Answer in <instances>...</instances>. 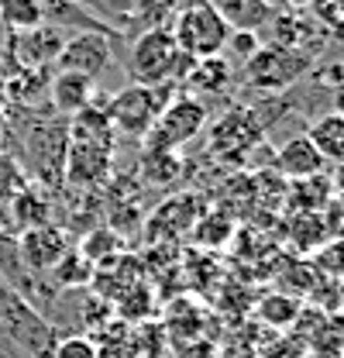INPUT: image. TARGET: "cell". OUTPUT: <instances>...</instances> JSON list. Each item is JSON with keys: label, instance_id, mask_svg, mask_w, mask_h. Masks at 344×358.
Returning <instances> with one entry per match:
<instances>
[{"label": "cell", "instance_id": "obj_1", "mask_svg": "<svg viewBox=\"0 0 344 358\" xmlns=\"http://www.w3.org/2000/svg\"><path fill=\"white\" fill-rule=\"evenodd\" d=\"M117 145H114V128L103 114V107H86L69 117V134H66V159H62V182L93 189L107 182L110 166H114Z\"/></svg>", "mask_w": 344, "mask_h": 358}, {"label": "cell", "instance_id": "obj_2", "mask_svg": "<svg viewBox=\"0 0 344 358\" xmlns=\"http://www.w3.org/2000/svg\"><path fill=\"white\" fill-rule=\"evenodd\" d=\"M310 73H313V59L300 48L258 45V52L241 66V87L258 96H279L300 87Z\"/></svg>", "mask_w": 344, "mask_h": 358}, {"label": "cell", "instance_id": "obj_3", "mask_svg": "<svg viewBox=\"0 0 344 358\" xmlns=\"http://www.w3.org/2000/svg\"><path fill=\"white\" fill-rule=\"evenodd\" d=\"M175 93H182V90L172 87V83H162V87H138V83H131V87L117 90L103 103V114H107L114 134L145 141V134L152 131V124L159 121L162 107L169 103Z\"/></svg>", "mask_w": 344, "mask_h": 358}, {"label": "cell", "instance_id": "obj_4", "mask_svg": "<svg viewBox=\"0 0 344 358\" xmlns=\"http://www.w3.org/2000/svg\"><path fill=\"white\" fill-rule=\"evenodd\" d=\"M172 31V42L179 52L193 55V59H210V55H220L224 45H227V35L231 28L220 21L214 7L207 0H186L172 21L166 24Z\"/></svg>", "mask_w": 344, "mask_h": 358}, {"label": "cell", "instance_id": "obj_5", "mask_svg": "<svg viewBox=\"0 0 344 358\" xmlns=\"http://www.w3.org/2000/svg\"><path fill=\"white\" fill-rule=\"evenodd\" d=\"M179 48L172 42V31L166 24L145 28L128 48V76L138 87H162L175 80ZM175 87V83H172Z\"/></svg>", "mask_w": 344, "mask_h": 358}, {"label": "cell", "instance_id": "obj_6", "mask_svg": "<svg viewBox=\"0 0 344 358\" xmlns=\"http://www.w3.org/2000/svg\"><path fill=\"white\" fill-rule=\"evenodd\" d=\"M207 128V103L193 93H175L169 103L162 107L159 121L152 124V131L145 134L141 148H169L179 152L182 145H189L193 138H200Z\"/></svg>", "mask_w": 344, "mask_h": 358}, {"label": "cell", "instance_id": "obj_7", "mask_svg": "<svg viewBox=\"0 0 344 358\" xmlns=\"http://www.w3.org/2000/svg\"><path fill=\"white\" fill-rule=\"evenodd\" d=\"M114 66V35L110 31H76L69 35L52 69H62V73H80L86 80H100L107 69Z\"/></svg>", "mask_w": 344, "mask_h": 358}, {"label": "cell", "instance_id": "obj_8", "mask_svg": "<svg viewBox=\"0 0 344 358\" xmlns=\"http://www.w3.org/2000/svg\"><path fill=\"white\" fill-rule=\"evenodd\" d=\"M252 107H231V114H224L210 131V155L224 162H245L252 145L261 138Z\"/></svg>", "mask_w": 344, "mask_h": 358}, {"label": "cell", "instance_id": "obj_9", "mask_svg": "<svg viewBox=\"0 0 344 358\" xmlns=\"http://www.w3.org/2000/svg\"><path fill=\"white\" fill-rule=\"evenodd\" d=\"M14 248H17V259L24 272L31 275H45L62 262V255L69 252V234L59 231L55 224H45V227H28L14 238Z\"/></svg>", "mask_w": 344, "mask_h": 358}, {"label": "cell", "instance_id": "obj_10", "mask_svg": "<svg viewBox=\"0 0 344 358\" xmlns=\"http://www.w3.org/2000/svg\"><path fill=\"white\" fill-rule=\"evenodd\" d=\"M272 173L282 176L286 182H293V179L327 173V162L320 159V152L310 145L306 134H293V138H286V141L275 148V155H272Z\"/></svg>", "mask_w": 344, "mask_h": 358}, {"label": "cell", "instance_id": "obj_11", "mask_svg": "<svg viewBox=\"0 0 344 358\" xmlns=\"http://www.w3.org/2000/svg\"><path fill=\"white\" fill-rule=\"evenodd\" d=\"M96 100V83L86 80L80 73H62V69H52L48 76V103L59 117H73L86 107H93Z\"/></svg>", "mask_w": 344, "mask_h": 358}, {"label": "cell", "instance_id": "obj_12", "mask_svg": "<svg viewBox=\"0 0 344 358\" xmlns=\"http://www.w3.org/2000/svg\"><path fill=\"white\" fill-rule=\"evenodd\" d=\"M203 214V207L196 203L193 193H182V196H172L166 200L152 217H148V241H166V238H179L186 234L196 217Z\"/></svg>", "mask_w": 344, "mask_h": 358}, {"label": "cell", "instance_id": "obj_13", "mask_svg": "<svg viewBox=\"0 0 344 358\" xmlns=\"http://www.w3.org/2000/svg\"><path fill=\"white\" fill-rule=\"evenodd\" d=\"M334 196V182H331V169L320 173V176H306V179H293L286 182V193H282V207H286V217L293 214H320L327 207V200Z\"/></svg>", "mask_w": 344, "mask_h": 358}, {"label": "cell", "instance_id": "obj_14", "mask_svg": "<svg viewBox=\"0 0 344 358\" xmlns=\"http://www.w3.org/2000/svg\"><path fill=\"white\" fill-rule=\"evenodd\" d=\"M306 138H310V145L320 152V159L327 162V169L331 166H338L344 159V114L338 110H327V114H320V117H313L310 121V128H306Z\"/></svg>", "mask_w": 344, "mask_h": 358}, {"label": "cell", "instance_id": "obj_15", "mask_svg": "<svg viewBox=\"0 0 344 358\" xmlns=\"http://www.w3.org/2000/svg\"><path fill=\"white\" fill-rule=\"evenodd\" d=\"M7 217L14 221L17 231H28V227H45L52 224V200L42 186L28 182L10 203H7Z\"/></svg>", "mask_w": 344, "mask_h": 358}, {"label": "cell", "instance_id": "obj_16", "mask_svg": "<svg viewBox=\"0 0 344 358\" xmlns=\"http://www.w3.org/2000/svg\"><path fill=\"white\" fill-rule=\"evenodd\" d=\"M234 83V69H231V62L224 59V55H210V59H196L193 62V69H189V76H186V83H182V93H224V90H231Z\"/></svg>", "mask_w": 344, "mask_h": 358}, {"label": "cell", "instance_id": "obj_17", "mask_svg": "<svg viewBox=\"0 0 344 358\" xmlns=\"http://www.w3.org/2000/svg\"><path fill=\"white\" fill-rule=\"evenodd\" d=\"M220 14V21L231 28V31H261V24L268 21L272 7L265 0H207Z\"/></svg>", "mask_w": 344, "mask_h": 358}, {"label": "cell", "instance_id": "obj_18", "mask_svg": "<svg viewBox=\"0 0 344 358\" xmlns=\"http://www.w3.org/2000/svg\"><path fill=\"white\" fill-rule=\"evenodd\" d=\"M286 238H289V248L300 255V259H310L320 245L331 241L327 234V224H324V214H293L286 217Z\"/></svg>", "mask_w": 344, "mask_h": 358}, {"label": "cell", "instance_id": "obj_19", "mask_svg": "<svg viewBox=\"0 0 344 358\" xmlns=\"http://www.w3.org/2000/svg\"><path fill=\"white\" fill-rule=\"evenodd\" d=\"M300 313H303V300L289 296V293H279V289L265 293V296L255 303V317L265 324V327L279 331V334L289 331V327H296Z\"/></svg>", "mask_w": 344, "mask_h": 358}, {"label": "cell", "instance_id": "obj_20", "mask_svg": "<svg viewBox=\"0 0 344 358\" xmlns=\"http://www.w3.org/2000/svg\"><path fill=\"white\" fill-rule=\"evenodd\" d=\"M138 176L148 186H169L182 176V155L169 152V148H141Z\"/></svg>", "mask_w": 344, "mask_h": 358}, {"label": "cell", "instance_id": "obj_21", "mask_svg": "<svg viewBox=\"0 0 344 358\" xmlns=\"http://www.w3.org/2000/svg\"><path fill=\"white\" fill-rule=\"evenodd\" d=\"M121 248H124L121 234H117L110 224H100V227H93L89 234L80 238V248H76V252H80L93 268H100V266H110L117 255H124Z\"/></svg>", "mask_w": 344, "mask_h": 358}, {"label": "cell", "instance_id": "obj_22", "mask_svg": "<svg viewBox=\"0 0 344 358\" xmlns=\"http://www.w3.org/2000/svg\"><path fill=\"white\" fill-rule=\"evenodd\" d=\"M0 24L10 35H24L45 24L42 0H0Z\"/></svg>", "mask_w": 344, "mask_h": 358}, {"label": "cell", "instance_id": "obj_23", "mask_svg": "<svg viewBox=\"0 0 344 358\" xmlns=\"http://www.w3.org/2000/svg\"><path fill=\"white\" fill-rule=\"evenodd\" d=\"M189 231H193V241L200 248H224L234 234V221L224 210H203Z\"/></svg>", "mask_w": 344, "mask_h": 358}, {"label": "cell", "instance_id": "obj_24", "mask_svg": "<svg viewBox=\"0 0 344 358\" xmlns=\"http://www.w3.org/2000/svg\"><path fill=\"white\" fill-rule=\"evenodd\" d=\"M52 279L59 282V289H80V286H86L93 279V266L86 262L76 248H69L62 255V262L52 268Z\"/></svg>", "mask_w": 344, "mask_h": 358}, {"label": "cell", "instance_id": "obj_25", "mask_svg": "<svg viewBox=\"0 0 344 358\" xmlns=\"http://www.w3.org/2000/svg\"><path fill=\"white\" fill-rule=\"evenodd\" d=\"M310 266L317 268L320 279L341 282L344 279V241L341 238H331L327 245H320V248L310 255Z\"/></svg>", "mask_w": 344, "mask_h": 358}, {"label": "cell", "instance_id": "obj_26", "mask_svg": "<svg viewBox=\"0 0 344 358\" xmlns=\"http://www.w3.org/2000/svg\"><path fill=\"white\" fill-rule=\"evenodd\" d=\"M28 182H31V176L24 173V166L10 152H0V203L7 207Z\"/></svg>", "mask_w": 344, "mask_h": 358}, {"label": "cell", "instance_id": "obj_27", "mask_svg": "<svg viewBox=\"0 0 344 358\" xmlns=\"http://www.w3.org/2000/svg\"><path fill=\"white\" fill-rule=\"evenodd\" d=\"M186 0H134V21L141 28H159L169 24L172 14L182 7Z\"/></svg>", "mask_w": 344, "mask_h": 358}, {"label": "cell", "instance_id": "obj_28", "mask_svg": "<svg viewBox=\"0 0 344 358\" xmlns=\"http://www.w3.org/2000/svg\"><path fill=\"white\" fill-rule=\"evenodd\" d=\"M303 14H310L331 38H344V0H313Z\"/></svg>", "mask_w": 344, "mask_h": 358}, {"label": "cell", "instance_id": "obj_29", "mask_svg": "<svg viewBox=\"0 0 344 358\" xmlns=\"http://www.w3.org/2000/svg\"><path fill=\"white\" fill-rule=\"evenodd\" d=\"M52 358H96V345L89 334H66L55 341Z\"/></svg>", "mask_w": 344, "mask_h": 358}, {"label": "cell", "instance_id": "obj_30", "mask_svg": "<svg viewBox=\"0 0 344 358\" xmlns=\"http://www.w3.org/2000/svg\"><path fill=\"white\" fill-rule=\"evenodd\" d=\"M258 45L261 42H258L255 31H231V35H227V45H224V59H227V55H234V59L245 66V62L258 52Z\"/></svg>", "mask_w": 344, "mask_h": 358}, {"label": "cell", "instance_id": "obj_31", "mask_svg": "<svg viewBox=\"0 0 344 358\" xmlns=\"http://www.w3.org/2000/svg\"><path fill=\"white\" fill-rule=\"evenodd\" d=\"M320 214H324V224H327V234L344 241V189H334V196L327 200V207Z\"/></svg>", "mask_w": 344, "mask_h": 358}, {"label": "cell", "instance_id": "obj_32", "mask_svg": "<svg viewBox=\"0 0 344 358\" xmlns=\"http://www.w3.org/2000/svg\"><path fill=\"white\" fill-rule=\"evenodd\" d=\"M331 110H338V114H344V80H338V83H331Z\"/></svg>", "mask_w": 344, "mask_h": 358}, {"label": "cell", "instance_id": "obj_33", "mask_svg": "<svg viewBox=\"0 0 344 358\" xmlns=\"http://www.w3.org/2000/svg\"><path fill=\"white\" fill-rule=\"evenodd\" d=\"M331 182H334V189H344V159L338 166H331Z\"/></svg>", "mask_w": 344, "mask_h": 358}, {"label": "cell", "instance_id": "obj_34", "mask_svg": "<svg viewBox=\"0 0 344 358\" xmlns=\"http://www.w3.org/2000/svg\"><path fill=\"white\" fill-rule=\"evenodd\" d=\"M310 3H313V0H282V7H286V10H306V7H310Z\"/></svg>", "mask_w": 344, "mask_h": 358}, {"label": "cell", "instance_id": "obj_35", "mask_svg": "<svg viewBox=\"0 0 344 358\" xmlns=\"http://www.w3.org/2000/svg\"><path fill=\"white\" fill-rule=\"evenodd\" d=\"M303 358H344V355H338V352H324V348H313L310 355H303Z\"/></svg>", "mask_w": 344, "mask_h": 358}, {"label": "cell", "instance_id": "obj_36", "mask_svg": "<svg viewBox=\"0 0 344 358\" xmlns=\"http://www.w3.org/2000/svg\"><path fill=\"white\" fill-rule=\"evenodd\" d=\"M0 76H7V48L0 42Z\"/></svg>", "mask_w": 344, "mask_h": 358}, {"label": "cell", "instance_id": "obj_37", "mask_svg": "<svg viewBox=\"0 0 344 358\" xmlns=\"http://www.w3.org/2000/svg\"><path fill=\"white\" fill-rule=\"evenodd\" d=\"M338 296H341V310H344V279L338 282Z\"/></svg>", "mask_w": 344, "mask_h": 358}, {"label": "cell", "instance_id": "obj_38", "mask_svg": "<svg viewBox=\"0 0 344 358\" xmlns=\"http://www.w3.org/2000/svg\"><path fill=\"white\" fill-rule=\"evenodd\" d=\"M0 138H3V128H0Z\"/></svg>", "mask_w": 344, "mask_h": 358}, {"label": "cell", "instance_id": "obj_39", "mask_svg": "<svg viewBox=\"0 0 344 358\" xmlns=\"http://www.w3.org/2000/svg\"><path fill=\"white\" fill-rule=\"evenodd\" d=\"M138 358H141V355H138Z\"/></svg>", "mask_w": 344, "mask_h": 358}]
</instances>
